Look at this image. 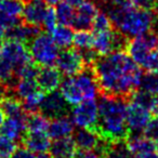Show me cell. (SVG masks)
<instances>
[{
    "instance_id": "13",
    "label": "cell",
    "mask_w": 158,
    "mask_h": 158,
    "mask_svg": "<svg viewBox=\"0 0 158 158\" xmlns=\"http://www.w3.org/2000/svg\"><path fill=\"white\" fill-rule=\"evenodd\" d=\"M48 6L42 0H26L22 13V22L28 25L42 27Z\"/></svg>"
},
{
    "instance_id": "42",
    "label": "cell",
    "mask_w": 158,
    "mask_h": 158,
    "mask_svg": "<svg viewBox=\"0 0 158 158\" xmlns=\"http://www.w3.org/2000/svg\"><path fill=\"white\" fill-rule=\"evenodd\" d=\"M44 2H46L47 5H50V6H54L57 5L60 2V0H42Z\"/></svg>"
},
{
    "instance_id": "3",
    "label": "cell",
    "mask_w": 158,
    "mask_h": 158,
    "mask_svg": "<svg viewBox=\"0 0 158 158\" xmlns=\"http://www.w3.org/2000/svg\"><path fill=\"white\" fill-rule=\"evenodd\" d=\"M154 18V11L133 7L125 12L115 28L120 31L128 38H133L153 28Z\"/></svg>"
},
{
    "instance_id": "23",
    "label": "cell",
    "mask_w": 158,
    "mask_h": 158,
    "mask_svg": "<svg viewBox=\"0 0 158 158\" xmlns=\"http://www.w3.org/2000/svg\"><path fill=\"white\" fill-rule=\"evenodd\" d=\"M26 132H47L49 120L40 112L29 113L26 115Z\"/></svg>"
},
{
    "instance_id": "15",
    "label": "cell",
    "mask_w": 158,
    "mask_h": 158,
    "mask_svg": "<svg viewBox=\"0 0 158 158\" xmlns=\"http://www.w3.org/2000/svg\"><path fill=\"white\" fill-rule=\"evenodd\" d=\"M98 11V6L93 1L90 0L82 2L79 7H77L76 19L73 27L77 31H90Z\"/></svg>"
},
{
    "instance_id": "10",
    "label": "cell",
    "mask_w": 158,
    "mask_h": 158,
    "mask_svg": "<svg viewBox=\"0 0 158 158\" xmlns=\"http://www.w3.org/2000/svg\"><path fill=\"white\" fill-rule=\"evenodd\" d=\"M57 69L65 76H75L87 69V65L77 48H66L59 52L55 61Z\"/></svg>"
},
{
    "instance_id": "21",
    "label": "cell",
    "mask_w": 158,
    "mask_h": 158,
    "mask_svg": "<svg viewBox=\"0 0 158 158\" xmlns=\"http://www.w3.org/2000/svg\"><path fill=\"white\" fill-rule=\"evenodd\" d=\"M50 121L51 123H49L48 130H47L50 139L56 140V139L66 138V136H70L74 132V123L68 116L53 119Z\"/></svg>"
},
{
    "instance_id": "46",
    "label": "cell",
    "mask_w": 158,
    "mask_h": 158,
    "mask_svg": "<svg viewBox=\"0 0 158 158\" xmlns=\"http://www.w3.org/2000/svg\"><path fill=\"white\" fill-rule=\"evenodd\" d=\"M2 2H3V0H0V5H1Z\"/></svg>"
},
{
    "instance_id": "35",
    "label": "cell",
    "mask_w": 158,
    "mask_h": 158,
    "mask_svg": "<svg viewBox=\"0 0 158 158\" xmlns=\"http://www.w3.org/2000/svg\"><path fill=\"white\" fill-rule=\"evenodd\" d=\"M57 26V18H56V12L55 9L52 7H48L47 10L46 16H44V24H42V28H44L47 31H52L55 27Z\"/></svg>"
},
{
    "instance_id": "4",
    "label": "cell",
    "mask_w": 158,
    "mask_h": 158,
    "mask_svg": "<svg viewBox=\"0 0 158 158\" xmlns=\"http://www.w3.org/2000/svg\"><path fill=\"white\" fill-rule=\"evenodd\" d=\"M31 59L40 67L52 66L59 55V48L48 33H40L28 44Z\"/></svg>"
},
{
    "instance_id": "36",
    "label": "cell",
    "mask_w": 158,
    "mask_h": 158,
    "mask_svg": "<svg viewBox=\"0 0 158 158\" xmlns=\"http://www.w3.org/2000/svg\"><path fill=\"white\" fill-rule=\"evenodd\" d=\"M142 68L145 72L158 73V47L152 51L151 55L148 56Z\"/></svg>"
},
{
    "instance_id": "24",
    "label": "cell",
    "mask_w": 158,
    "mask_h": 158,
    "mask_svg": "<svg viewBox=\"0 0 158 158\" xmlns=\"http://www.w3.org/2000/svg\"><path fill=\"white\" fill-rule=\"evenodd\" d=\"M38 90H40V89L38 87L37 82H36V79L20 78L12 91L21 101H23V100H25L27 97H29Z\"/></svg>"
},
{
    "instance_id": "26",
    "label": "cell",
    "mask_w": 158,
    "mask_h": 158,
    "mask_svg": "<svg viewBox=\"0 0 158 158\" xmlns=\"http://www.w3.org/2000/svg\"><path fill=\"white\" fill-rule=\"evenodd\" d=\"M127 144L133 156L138 155V154L146 153V152L156 151V143L146 139L144 135L129 139L127 141Z\"/></svg>"
},
{
    "instance_id": "6",
    "label": "cell",
    "mask_w": 158,
    "mask_h": 158,
    "mask_svg": "<svg viewBox=\"0 0 158 158\" xmlns=\"http://www.w3.org/2000/svg\"><path fill=\"white\" fill-rule=\"evenodd\" d=\"M130 38L113 27L107 31L94 33L93 49L99 55H106L116 51H126Z\"/></svg>"
},
{
    "instance_id": "2",
    "label": "cell",
    "mask_w": 158,
    "mask_h": 158,
    "mask_svg": "<svg viewBox=\"0 0 158 158\" xmlns=\"http://www.w3.org/2000/svg\"><path fill=\"white\" fill-rule=\"evenodd\" d=\"M128 100L120 97L99 94V118L94 131L101 140L110 143L127 142L129 139L126 114Z\"/></svg>"
},
{
    "instance_id": "7",
    "label": "cell",
    "mask_w": 158,
    "mask_h": 158,
    "mask_svg": "<svg viewBox=\"0 0 158 158\" xmlns=\"http://www.w3.org/2000/svg\"><path fill=\"white\" fill-rule=\"evenodd\" d=\"M1 54L2 59L12 65L18 79L21 69L33 61L28 46L16 40L6 39L1 44Z\"/></svg>"
},
{
    "instance_id": "20",
    "label": "cell",
    "mask_w": 158,
    "mask_h": 158,
    "mask_svg": "<svg viewBox=\"0 0 158 158\" xmlns=\"http://www.w3.org/2000/svg\"><path fill=\"white\" fill-rule=\"evenodd\" d=\"M77 151L78 149L72 136L56 139L50 146V154L54 158H74Z\"/></svg>"
},
{
    "instance_id": "18",
    "label": "cell",
    "mask_w": 158,
    "mask_h": 158,
    "mask_svg": "<svg viewBox=\"0 0 158 158\" xmlns=\"http://www.w3.org/2000/svg\"><path fill=\"white\" fill-rule=\"evenodd\" d=\"M26 117L25 118H14L9 117L5 119L0 126V134L7 136L13 141H21L26 133Z\"/></svg>"
},
{
    "instance_id": "45",
    "label": "cell",
    "mask_w": 158,
    "mask_h": 158,
    "mask_svg": "<svg viewBox=\"0 0 158 158\" xmlns=\"http://www.w3.org/2000/svg\"><path fill=\"white\" fill-rule=\"evenodd\" d=\"M1 57H2V54H1V49H0V61H1Z\"/></svg>"
},
{
    "instance_id": "41",
    "label": "cell",
    "mask_w": 158,
    "mask_h": 158,
    "mask_svg": "<svg viewBox=\"0 0 158 158\" xmlns=\"http://www.w3.org/2000/svg\"><path fill=\"white\" fill-rule=\"evenodd\" d=\"M36 158H52V155L48 152H41V153H38Z\"/></svg>"
},
{
    "instance_id": "17",
    "label": "cell",
    "mask_w": 158,
    "mask_h": 158,
    "mask_svg": "<svg viewBox=\"0 0 158 158\" xmlns=\"http://www.w3.org/2000/svg\"><path fill=\"white\" fill-rule=\"evenodd\" d=\"M74 142L80 152H94L100 144V136L94 131L87 128H80L74 133Z\"/></svg>"
},
{
    "instance_id": "1",
    "label": "cell",
    "mask_w": 158,
    "mask_h": 158,
    "mask_svg": "<svg viewBox=\"0 0 158 158\" xmlns=\"http://www.w3.org/2000/svg\"><path fill=\"white\" fill-rule=\"evenodd\" d=\"M91 68L100 93L120 97L128 101L139 89L143 75L141 67L126 51L99 55Z\"/></svg>"
},
{
    "instance_id": "9",
    "label": "cell",
    "mask_w": 158,
    "mask_h": 158,
    "mask_svg": "<svg viewBox=\"0 0 158 158\" xmlns=\"http://www.w3.org/2000/svg\"><path fill=\"white\" fill-rule=\"evenodd\" d=\"M73 123L80 128L94 130L99 118V107L94 99L86 100L74 105L70 110Z\"/></svg>"
},
{
    "instance_id": "16",
    "label": "cell",
    "mask_w": 158,
    "mask_h": 158,
    "mask_svg": "<svg viewBox=\"0 0 158 158\" xmlns=\"http://www.w3.org/2000/svg\"><path fill=\"white\" fill-rule=\"evenodd\" d=\"M48 132H26L21 140V145L33 153L48 152L51 146Z\"/></svg>"
},
{
    "instance_id": "8",
    "label": "cell",
    "mask_w": 158,
    "mask_h": 158,
    "mask_svg": "<svg viewBox=\"0 0 158 158\" xmlns=\"http://www.w3.org/2000/svg\"><path fill=\"white\" fill-rule=\"evenodd\" d=\"M151 118L152 113L148 110L130 100L128 102L126 114V121L129 129V139L143 135V131Z\"/></svg>"
},
{
    "instance_id": "37",
    "label": "cell",
    "mask_w": 158,
    "mask_h": 158,
    "mask_svg": "<svg viewBox=\"0 0 158 158\" xmlns=\"http://www.w3.org/2000/svg\"><path fill=\"white\" fill-rule=\"evenodd\" d=\"M10 158H36V156L33 154V152L28 151L27 148L21 145L16 148V151L14 152V154Z\"/></svg>"
},
{
    "instance_id": "12",
    "label": "cell",
    "mask_w": 158,
    "mask_h": 158,
    "mask_svg": "<svg viewBox=\"0 0 158 158\" xmlns=\"http://www.w3.org/2000/svg\"><path fill=\"white\" fill-rule=\"evenodd\" d=\"M62 80H63L62 73L57 69V67H53V66L40 67L39 73L36 77V82L38 87L46 94L56 90L61 86Z\"/></svg>"
},
{
    "instance_id": "32",
    "label": "cell",
    "mask_w": 158,
    "mask_h": 158,
    "mask_svg": "<svg viewBox=\"0 0 158 158\" xmlns=\"http://www.w3.org/2000/svg\"><path fill=\"white\" fill-rule=\"evenodd\" d=\"M113 23L110 21V16L105 13L104 11L100 10L98 11L97 15H95L94 20L92 23V28L94 31V33L97 31H107V29L113 28Z\"/></svg>"
},
{
    "instance_id": "14",
    "label": "cell",
    "mask_w": 158,
    "mask_h": 158,
    "mask_svg": "<svg viewBox=\"0 0 158 158\" xmlns=\"http://www.w3.org/2000/svg\"><path fill=\"white\" fill-rule=\"evenodd\" d=\"M42 31V27L34 26V25L25 24L21 21L19 24L14 25L13 27H10L6 31L5 39L16 40L25 44L28 46L31 42V40L38 36Z\"/></svg>"
},
{
    "instance_id": "43",
    "label": "cell",
    "mask_w": 158,
    "mask_h": 158,
    "mask_svg": "<svg viewBox=\"0 0 158 158\" xmlns=\"http://www.w3.org/2000/svg\"><path fill=\"white\" fill-rule=\"evenodd\" d=\"M5 119H6V114L3 113V110L0 108V126L2 125V123L5 121Z\"/></svg>"
},
{
    "instance_id": "30",
    "label": "cell",
    "mask_w": 158,
    "mask_h": 158,
    "mask_svg": "<svg viewBox=\"0 0 158 158\" xmlns=\"http://www.w3.org/2000/svg\"><path fill=\"white\" fill-rule=\"evenodd\" d=\"M103 158H133L127 142L112 143Z\"/></svg>"
},
{
    "instance_id": "40",
    "label": "cell",
    "mask_w": 158,
    "mask_h": 158,
    "mask_svg": "<svg viewBox=\"0 0 158 158\" xmlns=\"http://www.w3.org/2000/svg\"><path fill=\"white\" fill-rule=\"evenodd\" d=\"M64 1L75 8V7H79V6L81 5L82 2H85L86 0H64Z\"/></svg>"
},
{
    "instance_id": "33",
    "label": "cell",
    "mask_w": 158,
    "mask_h": 158,
    "mask_svg": "<svg viewBox=\"0 0 158 158\" xmlns=\"http://www.w3.org/2000/svg\"><path fill=\"white\" fill-rule=\"evenodd\" d=\"M19 145L15 141L0 134V158H10L16 151Z\"/></svg>"
},
{
    "instance_id": "39",
    "label": "cell",
    "mask_w": 158,
    "mask_h": 158,
    "mask_svg": "<svg viewBox=\"0 0 158 158\" xmlns=\"http://www.w3.org/2000/svg\"><path fill=\"white\" fill-rule=\"evenodd\" d=\"M133 158H158V153L156 151L146 152V153H142V154H138V155H134Z\"/></svg>"
},
{
    "instance_id": "29",
    "label": "cell",
    "mask_w": 158,
    "mask_h": 158,
    "mask_svg": "<svg viewBox=\"0 0 158 158\" xmlns=\"http://www.w3.org/2000/svg\"><path fill=\"white\" fill-rule=\"evenodd\" d=\"M139 89L158 97V73L146 72L142 75Z\"/></svg>"
},
{
    "instance_id": "44",
    "label": "cell",
    "mask_w": 158,
    "mask_h": 158,
    "mask_svg": "<svg viewBox=\"0 0 158 158\" xmlns=\"http://www.w3.org/2000/svg\"><path fill=\"white\" fill-rule=\"evenodd\" d=\"M156 152H157V153H158V142L156 143Z\"/></svg>"
},
{
    "instance_id": "38",
    "label": "cell",
    "mask_w": 158,
    "mask_h": 158,
    "mask_svg": "<svg viewBox=\"0 0 158 158\" xmlns=\"http://www.w3.org/2000/svg\"><path fill=\"white\" fill-rule=\"evenodd\" d=\"M74 158H103L97 153H91V152H80L77 151Z\"/></svg>"
},
{
    "instance_id": "31",
    "label": "cell",
    "mask_w": 158,
    "mask_h": 158,
    "mask_svg": "<svg viewBox=\"0 0 158 158\" xmlns=\"http://www.w3.org/2000/svg\"><path fill=\"white\" fill-rule=\"evenodd\" d=\"M73 44L77 49H92L94 44V34L90 31H77L74 34Z\"/></svg>"
},
{
    "instance_id": "22",
    "label": "cell",
    "mask_w": 158,
    "mask_h": 158,
    "mask_svg": "<svg viewBox=\"0 0 158 158\" xmlns=\"http://www.w3.org/2000/svg\"><path fill=\"white\" fill-rule=\"evenodd\" d=\"M0 108L3 110L6 116L9 117L25 118L27 115L23 107V102L15 94H10V92L2 99H0Z\"/></svg>"
},
{
    "instance_id": "25",
    "label": "cell",
    "mask_w": 158,
    "mask_h": 158,
    "mask_svg": "<svg viewBox=\"0 0 158 158\" xmlns=\"http://www.w3.org/2000/svg\"><path fill=\"white\" fill-rule=\"evenodd\" d=\"M56 18L57 22L61 25L68 27H73L75 23V19H76V10L73 6L68 5L67 2L63 1V2H59L56 6Z\"/></svg>"
},
{
    "instance_id": "5",
    "label": "cell",
    "mask_w": 158,
    "mask_h": 158,
    "mask_svg": "<svg viewBox=\"0 0 158 158\" xmlns=\"http://www.w3.org/2000/svg\"><path fill=\"white\" fill-rule=\"evenodd\" d=\"M158 47V31L154 28L143 35L130 38L126 52L141 68L147 61L152 51Z\"/></svg>"
},
{
    "instance_id": "19",
    "label": "cell",
    "mask_w": 158,
    "mask_h": 158,
    "mask_svg": "<svg viewBox=\"0 0 158 158\" xmlns=\"http://www.w3.org/2000/svg\"><path fill=\"white\" fill-rule=\"evenodd\" d=\"M61 93L64 97V99L67 101V103L72 106L79 104L85 100L82 91L79 85L77 84L75 76H68L67 78L62 80Z\"/></svg>"
},
{
    "instance_id": "28",
    "label": "cell",
    "mask_w": 158,
    "mask_h": 158,
    "mask_svg": "<svg viewBox=\"0 0 158 158\" xmlns=\"http://www.w3.org/2000/svg\"><path fill=\"white\" fill-rule=\"evenodd\" d=\"M26 0H3L0 5V12L11 18L21 19Z\"/></svg>"
},
{
    "instance_id": "34",
    "label": "cell",
    "mask_w": 158,
    "mask_h": 158,
    "mask_svg": "<svg viewBox=\"0 0 158 158\" xmlns=\"http://www.w3.org/2000/svg\"><path fill=\"white\" fill-rule=\"evenodd\" d=\"M143 135L153 142H158V116H154L149 119L148 123L143 131Z\"/></svg>"
},
{
    "instance_id": "27",
    "label": "cell",
    "mask_w": 158,
    "mask_h": 158,
    "mask_svg": "<svg viewBox=\"0 0 158 158\" xmlns=\"http://www.w3.org/2000/svg\"><path fill=\"white\" fill-rule=\"evenodd\" d=\"M52 38L54 42L56 44L57 47L61 48H69L70 44H73V39H74V31L72 28L68 26H64V25L60 24L56 26L52 31Z\"/></svg>"
},
{
    "instance_id": "11",
    "label": "cell",
    "mask_w": 158,
    "mask_h": 158,
    "mask_svg": "<svg viewBox=\"0 0 158 158\" xmlns=\"http://www.w3.org/2000/svg\"><path fill=\"white\" fill-rule=\"evenodd\" d=\"M70 106L61 92L53 91L44 95L39 106V112L49 120L68 116L70 113Z\"/></svg>"
}]
</instances>
